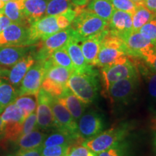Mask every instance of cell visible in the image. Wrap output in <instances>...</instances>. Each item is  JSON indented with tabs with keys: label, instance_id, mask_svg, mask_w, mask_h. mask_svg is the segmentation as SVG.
Instances as JSON below:
<instances>
[{
	"label": "cell",
	"instance_id": "1",
	"mask_svg": "<svg viewBox=\"0 0 156 156\" xmlns=\"http://www.w3.org/2000/svg\"><path fill=\"white\" fill-rule=\"evenodd\" d=\"M67 85L68 88L83 103H93L98 95V73L93 67L81 73L73 71Z\"/></svg>",
	"mask_w": 156,
	"mask_h": 156
},
{
	"label": "cell",
	"instance_id": "2",
	"mask_svg": "<svg viewBox=\"0 0 156 156\" xmlns=\"http://www.w3.org/2000/svg\"><path fill=\"white\" fill-rule=\"evenodd\" d=\"M108 21L85 8V5L70 25L74 31V37L78 42L101 34L108 28Z\"/></svg>",
	"mask_w": 156,
	"mask_h": 156
},
{
	"label": "cell",
	"instance_id": "3",
	"mask_svg": "<svg viewBox=\"0 0 156 156\" xmlns=\"http://www.w3.org/2000/svg\"><path fill=\"white\" fill-rule=\"evenodd\" d=\"M45 64L46 73L41 88L52 96L60 98L68 89L67 81L73 71L60 66L54 65L49 58L45 60Z\"/></svg>",
	"mask_w": 156,
	"mask_h": 156
},
{
	"label": "cell",
	"instance_id": "4",
	"mask_svg": "<svg viewBox=\"0 0 156 156\" xmlns=\"http://www.w3.org/2000/svg\"><path fill=\"white\" fill-rule=\"evenodd\" d=\"M0 116L3 123L2 138L8 141L17 142L21 136L26 115L22 109L12 103L6 107Z\"/></svg>",
	"mask_w": 156,
	"mask_h": 156
},
{
	"label": "cell",
	"instance_id": "5",
	"mask_svg": "<svg viewBox=\"0 0 156 156\" xmlns=\"http://www.w3.org/2000/svg\"><path fill=\"white\" fill-rule=\"evenodd\" d=\"M127 134V128L124 126L109 129L101 132L96 136L86 140L82 145L95 153H100L108 150L115 144L123 141Z\"/></svg>",
	"mask_w": 156,
	"mask_h": 156
},
{
	"label": "cell",
	"instance_id": "6",
	"mask_svg": "<svg viewBox=\"0 0 156 156\" xmlns=\"http://www.w3.org/2000/svg\"><path fill=\"white\" fill-rule=\"evenodd\" d=\"M121 38L126 45L127 56L142 58L145 62L156 51L155 45L139 31H132Z\"/></svg>",
	"mask_w": 156,
	"mask_h": 156
},
{
	"label": "cell",
	"instance_id": "7",
	"mask_svg": "<svg viewBox=\"0 0 156 156\" xmlns=\"http://www.w3.org/2000/svg\"><path fill=\"white\" fill-rule=\"evenodd\" d=\"M73 38L74 31L70 26L48 36L39 44L38 51L34 56L35 59L36 61L46 60L54 51L64 47Z\"/></svg>",
	"mask_w": 156,
	"mask_h": 156
},
{
	"label": "cell",
	"instance_id": "8",
	"mask_svg": "<svg viewBox=\"0 0 156 156\" xmlns=\"http://www.w3.org/2000/svg\"><path fill=\"white\" fill-rule=\"evenodd\" d=\"M1 46H26L34 45L30 40V25L12 23L0 34Z\"/></svg>",
	"mask_w": 156,
	"mask_h": 156
},
{
	"label": "cell",
	"instance_id": "9",
	"mask_svg": "<svg viewBox=\"0 0 156 156\" xmlns=\"http://www.w3.org/2000/svg\"><path fill=\"white\" fill-rule=\"evenodd\" d=\"M102 82L105 93H107L111 85L125 78L137 76V70L134 64L128 58L124 63L114 64L102 68Z\"/></svg>",
	"mask_w": 156,
	"mask_h": 156
},
{
	"label": "cell",
	"instance_id": "10",
	"mask_svg": "<svg viewBox=\"0 0 156 156\" xmlns=\"http://www.w3.org/2000/svg\"><path fill=\"white\" fill-rule=\"evenodd\" d=\"M46 73L44 61H36L31 67L21 82L18 89V96L25 94H38Z\"/></svg>",
	"mask_w": 156,
	"mask_h": 156
},
{
	"label": "cell",
	"instance_id": "11",
	"mask_svg": "<svg viewBox=\"0 0 156 156\" xmlns=\"http://www.w3.org/2000/svg\"><path fill=\"white\" fill-rule=\"evenodd\" d=\"M77 133L83 139L87 140L103 132L105 127L103 118L95 111L84 113L77 123Z\"/></svg>",
	"mask_w": 156,
	"mask_h": 156
},
{
	"label": "cell",
	"instance_id": "12",
	"mask_svg": "<svg viewBox=\"0 0 156 156\" xmlns=\"http://www.w3.org/2000/svg\"><path fill=\"white\" fill-rule=\"evenodd\" d=\"M50 106L54 116L55 128L70 134H78L77 121L74 119L67 108L58 100L57 98L52 96Z\"/></svg>",
	"mask_w": 156,
	"mask_h": 156
},
{
	"label": "cell",
	"instance_id": "13",
	"mask_svg": "<svg viewBox=\"0 0 156 156\" xmlns=\"http://www.w3.org/2000/svg\"><path fill=\"white\" fill-rule=\"evenodd\" d=\"M52 95L41 87L37 94V128L47 130L55 127L50 101Z\"/></svg>",
	"mask_w": 156,
	"mask_h": 156
},
{
	"label": "cell",
	"instance_id": "14",
	"mask_svg": "<svg viewBox=\"0 0 156 156\" xmlns=\"http://www.w3.org/2000/svg\"><path fill=\"white\" fill-rule=\"evenodd\" d=\"M35 62L36 59L34 56L31 54H27L15 64L11 69L0 67V77L5 78L17 88L20 85L23 77Z\"/></svg>",
	"mask_w": 156,
	"mask_h": 156
},
{
	"label": "cell",
	"instance_id": "15",
	"mask_svg": "<svg viewBox=\"0 0 156 156\" xmlns=\"http://www.w3.org/2000/svg\"><path fill=\"white\" fill-rule=\"evenodd\" d=\"M137 85V76L125 78L112 84L108 87L107 95L113 102H125L133 96Z\"/></svg>",
	"mask_w": 156,
	"mask_h": 156
},
{
	"label": "cell",
	"instance_id": "16",
	"mask_svg": "<svg viewBox=\"0 0 156 156\" xmlns=\"http://www.w3.org/2000/svg\"><path fill=\"white\" fill-rule=\"evenodd\" d=\"M59 30H61L57 25L56 16L48 15L31 23L30 25V40L33 44H36L40 40H44Z\"/></svg>",
	"mask_w": 156,
	"mask_h": 156
},
{
	"label": "cell",
	"instance_id": "17",
	"mask_svg": "<svg viewBox=\"0 0 156 156\" xmlns=\"http://www.w3.org/2000/svg\"><path fill=\"white\" fill-rule=\"evenodd\" d=\"M108 30L119 37H122L133 31L132 15L127 12L115 9L110 20Z\"/></svg>",
	"mask_w": 156,
	"mask_h": 156
},
{
	"label": "cell",
	"instance_id": "18",
	"mask_svg": "<svg viewBox=\"0 0 156 156\" xmlns=\"http://www.w3.org/2000/svg\"><path fill=\"white\" fill-rule=\"evenodd\" d=\"M33 46H1L0 45V67H12L20 59L26 56Z\"/></svg>",
	"mask_w": 156,
	"mask_h": 156
},
{
	"label": "cell",
	"instance_id": "19",
	"mask_svg": "<svg viewBox=\"0 0 156 156\" xmlns=\"http://www.w3.org/2000/svg\"><path fill=\"white\" fill-rule=\"evenodd\" d=\"M108 28L103 31L101 34L95 36L89 37L85 40L82 41L80 46L82 52L87 64L91 66H95L98 54L100 49L101 42L103 37L106 34Z\"/></svg>",
	"mask_w": 156,
	"mask_h": 156
},
{
	"label": "cell",
	"instance_id": "20",
	"mask_svg": "<svg viewBox=\"0 0 156 156\" xmlns=\"http://www.w3.org/2000/svg\"><path fill=\"white\" fill-rule=\"evenodd\" d=\"M57 98L67 108L75 121H78L82 115L85 113L87 104L83 103L79 98L76 96L69 88L64 93L61 97Z\"/></svg>",
	"mask_w": 156,
	"mask_h": 156
},
{
	"label": "cell",
	"instance_id": "21",
	"mask_svg": "<svg viewBox=\"0 0 156 156\" xmlns=\"http://www.w3.org/2000/svg\"><path fill=\"white\" fill-rule=\"evenodd\" d=\"M21 8L28 23H33L40 19L46 12L47 1L46 0H20Z\"/></svg>",
	"mask_w": 156,
	"mask_h": 156
},
{
	"label": "cell",
	"instance_id": "22",
	"mask_svg": "<svg viewBox=\"0 0 156 156\" xmlns=\"http://www.w3.org/2000/svg\"><path fill=\"white\" fill-rule=\"evenodd\" d=\"M65 49L67 50L74 66V71L77 73H81L85 70L88 69L90 67L93 66L90 65L84 57L83 52H82L80 46L79 45V42L74 37L72 38L67 45L64 46Z\"/></svg>",
	"mask_w": 156,
	"mask_h": 156
},
{
	"label": "cell",
	"instance_id": "23",
	"mask_svg": "<svg viewBox=\"0 0 156 156\" xmlns=\"http://www.w3.org/2000/svg\"><path fill=\"white\" fill-rule=\"evenodd\" d=\"M17 96L18 90L5 78L0 77V114L6 107L14 103Z\"/></svg>",
	"mask_w": 156,
	"mask_h": 156
},
{
	"label": "cell",
	"instance_id": "24",
	"mask_svg": "<svg viewBox=\"0 0 156 156\" xmlns=\"http://www.w3.org/2000/svg\"><path fill=\"white\" fill-rule=\"evenodd\" d=\"M46 137V134L36 129L30 133L20 136L16 142L20 150L34 149L41 147Z\"/></svg>",
	"mask_w": 156,
	"mask_h": 156
},
{
	"label": "cell",
	"instance_id": "25",
	"mask_svg": "<svg viewBox=\"0 0 156 156\" xmlns=\"http://www.w3.org/2000/svg\"><path fill=\"white\" fill-rule=\"evenodd\" d=\"M2 13L8 17L13 23L30 25L21 8L20 0H12V1L6 2L3 8Z\"/></svg>",
	"mask_w": 156,
	"mask_h": 156
},
{
	"label": "cell",
	"instance_id": "26",
	"mask_svg": "<svg viewBox=\"0 0 156 156\" xmlns=\"http://www.w3.org/2000/svg\"><path fill=\"white\" fill-rule=\"evenodd\" d=\"M86 5L87 9L108 22L115 11L109 0H91Z\"/></svg>",
	"mask_w": 156,
	"mask_h": 156
},
{
	"label": "cell",
	"instance_id": "27",
	"mask_svg": "<svg viewBox=\"0 0 156 156\" xmlns=\"http://www.w3.org/2000/svg\"><path fill=\"white\" fill-rule=\"evenodd\" d=\"M156 16L143 4H137L134 12L132 14V28L133 31H139L140 28L146 23Z\"/></svg>",
	"mask_w": 156,
	"mask_h": 156
},
{
	"label": "cell",
	"instance_id": "28",
	"mask_svg": "<svg viewBox=\"0 0 156 156\" xmlns=\"http://www.w3.org/2000/svg\"><path fill=\"white\" fill-rule=\"evenodd\" d=\"M75 7L70 0H48L46 12L47 15L57 16Z\"/></svg>",
	"mask_w": 156,
	"mask_h": 156
},
{
	"label": "cell",
	"instance_id": "29",
	"mask_svg": "<svg viewBox=\"0 0 156 156\" xmlns=\"http://www.w3.org/2000/svg\"><path fill=\"white\" fill-rule=\"evenodd\" d=\"M14 103L21 108L28 117L33 112H36L37 108V95L25 94L17 96Z\"/></svg>",
	"mask_w": 156,
	"mask_h": 156
},
{
	"label": "cell",
	"instance_id": "30",
	"mask_svg": "<svg viewBox=\"0 0 156 156\" xmlns=\"http://www.w3.org/2000/svg\"><path fill=\"white\" fill-rule=\"evenodd\" d=\"M49 59L54 65L60 66V67L74 71L73 62L64 47L54 51L50 56Z\"/></svg>",
	"mask_w": 156,
	"mask_h": 156
},
{
	"label": "cell",
	"instance_id": "31",
	"mask_svg": "<svg viewBox=\"0 0 156 156\" xmlns=\"http://www.w3.org/2000/svg\"><path fill=\"white\" fill-rule=\"evenodd\" d=\"M144 37L150 40L156 47V16L139 30Z\"/></svg>",
	"mask_w": 156,
	"mask_h": 156
},
{
	"label": "cell",
	"instance_id": "32",
	"mask_svg": "<svg viewBox=\"0 0 156 156\" xmlns=\"http://www.w3.org/2000/svg\"><path fill=\"white\" fill-rule=\"evenodd\" d=\"M141 73L147 78L150 95L156 99V73L152 70L148 65L147 67L146 66L142 68Z\"/></svg>",
	"mask_w": 156,
	"mask_h": 156
},
{
	"label": "cell",
	"instance_id": "33",
	"mask_svg": "<svg viewBox=\"0 0 156 156\" xmlns=\"http://www.w3.org/2000/svg\"><path fill=\"white\" fill-rule=\"evenodd\" d=\"M69 146L52 145L42 147V156H67L69 150Z\"/></svg>",
	"mask_w": 156,
	"mask_h": 156
},
{
	"label": "cell",
	"instance_id": "34",
	"mask_svg": "<svg viewBox=\"0 0 156 156\" xmlns=\"http://www.w3.org/2000/svg\"><path fill=\"white\" fill-rule=\"evenodd\" d=\"M115 9L127 12L132 15L136 8V5L132 0H109Z\"/></svg>",
	"mask_w": 156,
	"mask_h": 156
},
{
	"label": "cell",
	"instance_id": "35",
	"mask_svg": "<svg viewBox=\"0 0 156 156\" xmlns=\"http://www.w3.org/2000/svg\"><path fill=\"white\" fill-rule=\"evenodd\" d=\"M126 145L123 141L115 144L106 151L101 152L97 156H126Z\"/></svg>",
	"mask_w": 156,
	"mask_h": 156
},
{
	"label": "cell",
	"instance_id": "36",
	"mask_svg": "<svg viewBox=\"0 0 156 156\" xmlns=\"http://www.w3.org/2000/svg\"><path fill=\"white\" fill-rule=\"evenodd\" d=\"M37 129V116L36 113L33 112L25 119L23 124V130L21 136L30 133V132Z\"/></svg>",
	"mask_w": 156,
	"mask_h": 156
},
{
	"label": "cell",
	"instance_id": "37",
	"mask_svg": "<svg viewBox=\"0 0 156 156\" xmlns=\"http://www.w3.org/2000/svg\"><path fill=\"white\" fill-rule=\"evenodd\" d=\"M67 156H97V155L84 145H78L70 147Z\"/></svg>",
	"mask_w": 156,
	"mask_h": 156
},
{
	"label": "cell",
	"instance_id": "38",
	"mask_svg": "<svg viewBox=\"0 0 156 156\" xmlns=\"http://www.w3.org/2000/svg\"><path fill=\"white\" fill-rule=\"evenodd\" d=\"M41 147H39L34 149L29 150H20L17 152L15 156H42L41 155Z\"/></svg>",
	"mask_w": 156,
	"mask_h": 156
},
{
	"label": "cell",
	"instance_id": "39",
	"mask_svg": "<svg viewBox=\"0 0 156 156\" xmlns=\"http://www.w3.org/2000/svg\"><path fill=\"white\" fill-rule=\"evenodd\" d=\"M143 5L146 8L156 15V0H145Z\"/></svg>",
	"mask_w": 156,
	"mask_h": 156
},
{
	"label": "cell",
	"instance_id": "40",
	"mask_svg": "<svg viewBox=\"0 0 156 156\" xmlns=\"http://www.w3.org/2000/svg\"><path fill=\"white\" fill-rule=\"evenodd\" d=\"M11 24V20L7 16H4L3 14L0 15V34L5 29Z\"/></svg>",
	"mask_w": 156,
	"mask_h": 156
},
{
	"label": "cell",
	"instance_id": "41",
	"mask_svg": "<svg viewBox=\"0 0 156 156\" xmlns=\"http://www.w3.org/2000/svg\"><path fill=\"white\" fill-rule=\"evenodd\" d=\"M145 63L151 67L152 70L156 73V51L145 61Z\"/></svg>",
	"mask_w": 156,
	"mask_h": 156
},
{
	"label": "cell",
	"instance_id": "42",
	"mask_svg": "<svg viewBox=\"0 0 156 156\" xmlns=\"http://www.w3.org/2000/svg\"><path fill=\"white\" fill-rule=\"evenodd\" d=\"M70 1L76 6H85L88 2V0H70Z\"/></svg>",
	"mask_w": 156,
	"mask_h": 156
},
{
	"label": "cell",
	"instance_id": "43",
	"mask_svg": "<svg viewBox=\"0 0 156 156\" xmlns=\"http://www.w3.org/2000/svg\"><path fill=\"white\" fill-rule=\"evenodd\" d=\"M3 136V123L2 120L1 116H0V138Z\"/></svg>",
	"mask_w": 156,
	"mask_h": 156
},
{
	"label": "cell",
	"instance_id": "44",
	"mask_svg": "<svg viewBox=\"0 0 156 156\" xmlns=\"http://www.w3.org/2000/svg\"><path fill=\"white\" fill-rule=\"evenodd\" d=\"M5 3L3 2L2 1H1V0H0V12L1 13H2V10H3L4 7H5Z\"/></svg>",
	"mask_w": 156,
	"mask_h": 156
},
{
	"label": "cell",
	"instance_id": "45",
	"mask_svg": "<svg viewBox=\"0 0 156 156\" xmlns=\"http://www.w3.org/2000/svg\"><path fill=\"white\" fill-rule=\"evenodd\" d=\"M132 1L134 2L136 5H137V4H143L145 0H132Z\"/></svg>",
	"mask_w": 156,
	"mask_h": 156
},
{
	"label": "cell",
	"instance_id": "46",
	"mask_svg": "<svg viewBox=\"0 0 156 156\" xmlns=\"http://www.w3.org/2000/svg\"><path fill=\"white\" fill-rule=\"evenodd\" d=\"M153 146H154V150H155V153H156V134H155V137H154Z\"/></svg>",
	"mask_w": 156,
	"mask_h": 156
},
{
	"label": "cell",
	"instance_id": "47",
	"mask_svg": "<svg viewBox=\"0 0 156 156\" xmlns=\"http://www.w3.org/2000/svg\"><path fill=\"white\" fill-rule=\"evenodd\" d=\"M1 1H2L3 2H9V1H12V0H1Z\"/></svg>",
	"mask_w": 156,
	"mask_h": 156
},
{
	"label": "cell",
	"instance_id": "48",
	"mask_svg": "<svg viewBox=\"0 0 156 156\" xmlns=\"http://www.w3.org/2000/svg\"><path fill=\"white\" fill-rule=\"evenodd\" d=\"M7 156H14V155H7Z\"/></svg>",
	"mask_w": 156,
	"mask_h": 156
}]
</instances>
